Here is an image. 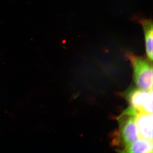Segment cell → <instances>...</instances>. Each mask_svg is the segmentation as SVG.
I'll use <instances>...</instances> for the list:
<instances>
[{
    "mask_svg": "<svg viewBox=\"0 0 153 153\" xmlns=\"http://www.w3.org/2000/svg\"><path fill=\"white\" fill-rule=\"evenodd\" d=\"M136 123L140 138L153 141V114L139 113Z\"/></svg>",
    "mask_w": 153,
    "mask_h": 153,
    "instance_id": "cell-4",
    "label": "cell"
},
{
    "mask_svg": "<svg viewBox=\"0 0 153 153\" xmlns=\"http://www.w3.org/2000/svg\"><path fill=\"white\" fill-rule=\"evenodd\" d=\"M139 111L131 106L123 111L117 117L119 129L116 133L113 144L120 147V150L140 138L137 126V118Z\"/></svg>",
    "mask_w": 153,
    "mask_h": 153,
    "instance_id": "cell-1",
    "label": "cell"
},
{
    "mask_svg": "<svg viewBox=\"0 0 153 153\" xmlns=\"http://www.w3.org/2000/svg\"><path fill=\"white\" fill-rule=\"evenodd\" d=\"M122 152L153 153V141L139 138L124 149Z\"/></svg>",
    "mask_w": 153,
    "mask_h": 153,
    "instance_id": "cell-6",
    "label": "cell"
},
{
    "mask_svg": "<svg viewBox=\"0 0 153 153\" xmlns=\"http://www.w3.org/2000/svg\"><path fill=\"white\" fill-rule=\"evenodd\" d=\"M144 33L145 46L147 57L153 61V27L152 20L151 19L141 20Z\"/></svg>",
    "mask_w": 153,
    "mask_h": 153,
    "instance_id": "cell-5",
    "label": "cell"
},
{
    "mask_svg": "<svg viewBox=\"0 0 153 153\" xmlns=\"http://www.w3.org/2000/svg\"><path fill=\"white\" fill-rule=\"evenodd\" d=\"M124 96L130 106L139 112L153 113L152 90L146 91L133 88L125 92Z\"/></svg>",
    "mask_w": 153,
    "mask_h": 153,
    "instance_id": "cell-3",
    "label": "cell"
},
{
    "mask_svg": "<svg viewBox=\"0 0 153 153\" xmlns=\"http://www.w3.org/2000/svg\"><path fill=\"white\" fill-rule=\"evenodd\" d=\"M128 55L132 66L134 80L137 87L141 90H152V61L148 57H138L132 54Z\"/></svg>",
    "mask_w": 153,
    "mask_h": 153,
    "instance_id": "cell-2",
    "label": "cell"
}]
</instances>
